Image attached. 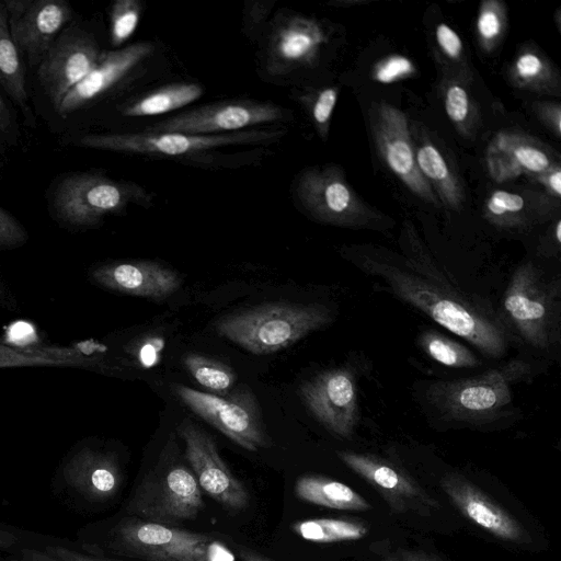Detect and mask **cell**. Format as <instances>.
I'll list each match as a JSON object with an SVG mask.
<instances>
[{
  "label": "cell",
  "mask_w": 561,
  "mask_h": 561,
  "mask_svg": "<svg viewBox=\"0 0 561 561\" xmlns=\"http://www.w3.org/2000/svg\"><path fill=\"white\" fill-rule=\"evenodd\" d=\"M408 259L362 253L355 264L385 282L402 301L422 311L451 333L465 339L483 355L501 357L508 347L504 324L491 308L461 291L442 274L417 240L408 231Z\"/></svg>",
  "instance_id": "cell-1"
},
{
  "label": "cell",
  "mask_w": 561,
  "mask_h": 561,
  "mask_svg": "<svg viewBox=\"0 0 561 561\" xmlns=\"http://www.w3.org/2000/svg\"><path fill=\"white\" fill-rule=\"evenodd\" d=\"M332 321V310L321 304L274 302L224 316L215 329L248 352L264 355L287 348Z\"/></svg>",
  "instance_id": "cell-2"
},
{
  "label": "cell",
  "mask_w": 561,
  "mask_h": 561,
  "mask_svg": "<svg viewBox=\"0 0 561 561\" xmlns=\"http://www.w3.org/2000/svg\"><path fill=\"white\" fill-rule=\"evenodd\" d=\"M528 373L527 363L513 359L474 377L435 382L428 400L449 420L491 422L511 404L513 385Z\"/></svg>",
  "instance_id": "cell-3"
},
{
  "label": "cell",
  "mask_w": 561,
  "mask_h": 561,
  "mask_svg": "<svg viewBox=\"0 0 561 561\" xmlns=\"http://www.w3.org/2000/svg\"><path fill=\"white\" fill-rule=\"evenodd\" d=\"M117 553L148 561H232L233 556L215 537L130 517L110 534Z\"/></svg>",
  "instance_id": "cell-4"
},
{
  "label": "cell",
  "mask_w": 561,
  "mask_h": 561,
  "mask_svg": "<svg viewBox=\"0 0 561 561\" xmlns=\"http://www.w3.org/2000/svg\"><path fill=\"white\" fill-rule=\"evenodd\" d=\"M147 192L134 182L116 181L94 172H73L56 185L51 210L56 219L76 228L92 227L130 204L145 205Z\"/></svg>",
  "instance_id": "cell-5"
},
{
  "label": "cell",
  "mask_w": 561,
  "mask_h": 561,
  "mask_svg": "<svg viewBox=\"0 0 561 561\" xmlns=\"http://www.w3.org/2000/svg\"><path fill=\"white\" fill-rule=\"evenodd\" d=\"M169 449L136 488L126 508L130 515L172 525L195 518L204 508L194 472Z\"/></svg>",
  "instance_id": "cell-6"
},
{
  "label": "cell",
  "mask_w": 561,
  "mask_h": 561,
  "mask_svg": "<svg viewBox=\"0 0 561 561\" xmlns=\"http://www.w3.org/2000/svg\"><path fill=\"white\" fill-rule=\"evenodd\" d=\"M296 195L304 208L324 224L371 228L383 218L356 194L336 165L306 169L298 176Z\"/></svg>",
  "instance_id": "cell-7"
},
{
  "label": "cell",
  "mask_w": 561,
  "mask_h": 561,
  "mask_svg": "<svg viewBox=\"0 0 561 561\" xmlns=\"http://www.w3.org/2000/svg\"><path fill=\"white\" fill-rule=\"evenodd\" d=\"M279 130L243 129L227 134L192 135L181 133H110L89 134L78 139V145L119 152L179 157L219 147L255 144L275 139Z\"/></svg>",
  "instance_id": "cell-8"
},
{
  "label": "cell",
  "mask_w": 561,
  "mask_h": 561,
  "mask_svg": "<svg viewBox=\"0 0 561 561\" xmlns=\"http://www.w3.org/2000/svg\"><path fill=\"white\" fill-rule=\"evenodd\" d=\"M174 391L195 414L240 447L256 451L272 445L259 403L250 389H238L226 397L183 385H176Z\"/></svg>",
  "instance_id": "cell-9"
},
{
  "label": "cell",
  "mask_w": 561,
  "mask_h": 561,
  "mask_svg": "<svg viewBox=\"0 0 561 561\" xmlns=\"http://www.w3.org/2000/svg\"><path fill=\"white\" fill-rule=\"evenodd\" d=\"M552 288L531 263L518 266L503 297L504 313L519 336L537 348L554 339L556 301Z\"/></svg>",
  "instance_id": "cell-10"
},
{
  "label": "cell",
  "mask_w": 561,
  "mask_h": 561,
  "mask_svg": "<svg viewBox=\"0 0 561 561\" xmlns=\"http://www.w3.org/2000/svg\"><path fill=\"white\" fill-rule=\"evenodd\" d=\"M178 432L201 490L231 513L245 510L250 493L220 457L215 439L188 419L180 423Z\"/></svg>",
  "instance_id": "cell-11"
},
{
  "label": "cell",
  "mask_w": 561,
  "mask_h": 561,
  "mask_svg": "<svg viewBox=\"0 0 561 561\" xmlns=\"http://www.w3.org/2000/svg\"><path fill=\"white\" fill-rule=\"evenodd\" d=\"M370 128L379 156L390 171L419 198L439 206L435 193L422 176L405 114L379 102L370 108Z\"/></svg>",
  "instance_id": "cell-12"
},
{
  "label": "cell",
  "mask_w": 561,
  "mask_h": 561,
  "mask_svg": "<svg viewBox=\"0 0 561 561\" xmlns=\"http://www.w3.org/2000/svg\"><path fill=\"white\" fill-rule=\"evenodd\" d=\"M284 117L282 108L271 102L250 100L207 104L160 121L146 130L192 135L227 134L272 123Z\"/></svg>",
  "instance_id": "cell-13"
},
{
  "label": "cell",
  "mask_w": 561,
  "mask_h": 561,
  "mask_svg": "<svg viewBox=\"0 0 561 561\" xmlns=\"http://www.w3.org/2000/svg\"><path fill=\"white\" fill-rule=\"evenodd\" d=\"M299 396L305 405L330 433L350 438L359 420L357 385L344 367L324 370L302 382Z\"/></svg>",
  "instance_id": "cell-14"
},
{
  "label": "cell",
  "mask_w": 561,
  "mask_h": 561,
  "mask_svg": "<svg viewBox=\"0 0 561 561\" xmlns=\"http://www.w3.org/2000/svg\"><path fill=\"white\" fill-rule=\"evenodd\" d=\"M102 51L94 37L79 27L60 32L37 66V79L55 110L66 94L95 66Z\"/></svg>",
  "instance_id": "cell-15"
},
{
  "label": "cell",
  "mask_w": 561,
  "mask_h": 561,
  "mask_svg": "<svg viewBox=\"0 0 561 561\" xmlns=\"http://www.w3.org/2000/svg\"><path fill=\"white\" fill-rule=\"evenodd\" d=\"M337 457L357 476L371 485L394 513L414 511L428 514L439 503L423 490L400 466L371 454L348 450Z\"/></svg>",
  "instance_id": "cell-16"
},
{
  "label": "cell",
  "mask_w": 561,
  "mask_h": 561,
  "mask_svg": "<svg viewBox=\"0 0 561 561\" xmlns=\"http://www.w3.org/2000/svg\"><path fill=\"white\" fill-rule=\"evenodd\" d=\"M486 169L497 183L522 175L538 179L560 164L556 156L539 140L519 131L501 130L485 151Z\"/></svg>",
  "instance_id": "cell-17"
},
{
  "label": "cell",
  "mask_w": 561,
  "mask_h": 561,
  "mask_svg": "<svg viewBox=\"0 0 561 561\" xmlns=\"http://www.w3.org/2000/svg\"><path fill=\"white\" fill-rule=\"evenodd\" d=\"M440 486L457 510L492 536L508 542L528 543V531L504 507L458 473L445 474Z\"/></svg>",
  "instance_id": "cell-18"
},
{
  "label": "cell",
  "mask_w": 561,
  "mask_h": 561,
  "mask_svg": "<svg viewBox=\"0 0 561 561\" xmlns=\"http://www.w3.org/2000/svg\"><path fill=\"white\" fill-rule=\"evenodd\" d=\"M71 15L64 0H31L22 12L9 14L11 36L31 66L41 64Z\"/></svg>",
  "instance_id": "cell-19"
},
{
  "label": "cell",
  "mask_w": 561,
  "mask_h": 561,
  "mask_svg": "<svg viewBox=\"0 0 561 561\" xmlns=\"http://www.w3.org/2000/svg\"><path fill=\"white\" fill-rule=\"evenodd\" d=\"M154 49L149 42H138L121 49L101 53L92 70L62 99L59 115L66 117L87 106L122 81Z\"/></svg>",
  "instance_id": "cell-20"
},
{
  "label": "cell",
  "mask_w": 561,
  "mask_h": 561,
  "mask_svg": "<svg viewBox=\"0 0 561 561\" xmlns=\"http://www.w3.org/2000/svg\"><path fill=\"white\" fill-rule=\"evenodd\" d=\"M327 34L313 19L302 15L286 16L273 27L268 42L267 68L273 73H286L311 67Z\"/></svg>",
  "instance_id": "cell-21"
},
{
  "label": "cell",
  "mask_w": 561,
  "mask_h": 561,
  "mask_svg": "<svg viewBox=\"0 0 561 561\" xmlns=\"http://www.w3.org/2000/svg\"><path fill=\"white\" fill-rule=\"evenodd\" d=\"M90 277L103 288L154 300L169 297L182 284L175 271L152 261L102 264L91 271Z\"/></svg>",
  "instance_id": "cell-22"
},
{
  "label": "cell",
  "mask_w": 561,
  "mask_h": 561,
  "mask_svg": "<svg viewBox=\"0 0 561 561\" xmlns=\"http://www.w3.org/2000/svg\"><path fill=\"white\" fill-rule=\"evenodd\" d=\"M62 479L81 496L93 502L112 499L122 482V472L113 454L82 446L65 461Z\"/></svg>",
  "instance_id": "cell-23"
},
{
  "label": "cell",
  "mask_w": 561,
  "mask_h": 561,
  "mask_svg": "<svg viewBox=\"0 0 561 561\" xmlns=\"http://www.w3.org/2000/svg\"><path fill=\"white\" fill-rule=\"evenodd\" d=\"M558 209L559 203L548 194L496 190L484 202L483 217L501 229H524L548 220Z\"/></svg>",
  "instance_id": "cell-24"
},
{
  "label": "cell",
  "mask_w": 561,
  "mask_h": 561,
  "mask_svg": "<svg viewBox=\"0 0 561 561\" xmlns=\"http://www.w3.org/2000/svg\"><path fill=\"white\" fill-rule=\"evenodd\" d=\"M417 168L439 202L450 209H460L465 199L463 187L440 150L424 140L414 147Z\"/></svg>",
  "instance_id": "cell-25"
},
{
  "label": "cell",
  "mask_w": 561,
  "mask_h": 561,
  "mask_svg": "<svg viewBox=\"0 0 561 561\" xmlns=\"http://www.w3.org/2000/svg\"><path fill=\"white\" fill-rule=\"evenodd\" d=\"M296 496L307 503L340 511L365 512L371 505L348 485L320 474H302L294 488Z\"/></svg>",
  "instance_id": "cell-26"
},
{
  "label": "cell",
  "mask_w": 561,
  "mask_h": 561,
  "mask_svg": "<svg viewBox=\"0 0 561 561\" xmlns=\"http://www.w3.org/2000/svg\"><path fill=\"white\" fill-rule=\"evenodd\" d=\"M0 84L24 115L31 117L25 70L10 33L9 14L3 1H0Z\"/></svg>",
  "instance_id": "cell-27"
},
{
  "label": "cell",
  "mask_w": 561,
  "mask_h": 561,
  "mask_svg": "<svg viewBox=\"0 0 561 561\" xmlns=\"http://www.w3.org/2000/svg\"><path fill=\"white\" fill-rule=\"evenodd\" d=\"M203 94L196 83H172L153 90L122 107L125 116H152L183 107Z\"/></svg>",
  "instance_id": "cell-28"
},
{
  "label": "cell",
  "mask_w": 561,
  "mask_h": 561,
  "mask_svg": "<svg viewBox=\"0 0 561 561\" xmlns=\"http://www.w3.org/2000/svg\"><path fill=\"white\" fill-rule=\"evenodd\" d=\"M508 77L511 82L533 92L559 94V77L552 64L534 49H525L514 59Z\"/></svg>",
  "instance_id": "cell-29"
},
{
  "label": "cell",
  "mask_w": 561,
  "mask_h": 561,
  "mask_svg": "<svg viewBox=\"0 0 561 561\" xmlns=\"http://www.w3.org/2000/svg\"><path fill=\"white\" fill-rule=\"evenodd\" d=\"M290 529L304 540L316 543L359 540L369 531V527L357 519L325 517L296 522Z\"/></svg>",
  "instance_id": "cell-30"
},
{
  "label": "cell",
  "mask_w": 561,
  "mask_h": 561,
  "mask_svg": "<svg viewBox=\"0 0 561 561\" xmlns=\"http://www.w3.org/2000/svg\"><path fill=\"white\" fill-rule=\"evenodd\" d=\"M96 365L91 354L61 351H31L12 346L0 340V368L38 367V366H92Z\"/></svg>",
  "instance_id": "cell-31"
},
{
  "label": "cell",
  "mask_w": 561,
  "mask_h": 561,
  "mask_svg": "<svg viewBox=\"0 0 561 561\" xmlns=\"http://www.w3.org/2000/svg\"><path fill=\"white\" fill-rule=\"evenodd\" d=\"M446 114L456 129L466 137H472L477 130L479 115L473 98L465 79L447 77L440 85Z\"/></svg>",
  "instance_id": "cell-32"
},
{
  "label": "cell",
  "mask_w": 561,
  "mask_h": 561,
  "mask_svg": "<svg viewBox=\"0 0 561 561\" xmlns=\"http://www.w3.org/2000/svg\"><path fill=\"white\" fill-rule=\"evenodd\" d=\"M422 350L435 362L453 368H473L480 365L478 357L465 345L433 330L420 336Z\"/></svg>",
  "instance_id": "cell-33"
},
{
  "label": "cell",
  "mask_w": 561,
  "mask_h": 561,
  "mask_svg": "<svg viewBox=\"0 0 561 561\" xmlns=\"http://www.w3.org/2000/svg\"><path fill=\"white\" fill-rule=\"evenodd\" d=\"M184 365L192 377L214 394L227 393L236 382V374L228 365L198 353H187Z\"/></svg>",
  "instance_id": "cell-34"
},
{
  "label": "cell",
  "mask_w": 561,
  "mask_h": 561,
  "mask_svg": "<svg viewBox=\"0 0 561 561\" xmlns=\"http://www.w3.org/2000/svg\"><path fill=\"white\" fill-rule=\"evenodd\" d=\"M507 24L506 9L501 1L486 0L480 5L477 36L481 49L491 53L500 44Z\"/></svg>",
  "instance_id": "cell-35"
},
{
  "label": "cell",
  "mask_w": 561,
  "mask_h": 561,
  "mask_svg": "<svg viewBox=\"0 0 561 561\" xmlns=\"http://www.w3.org/2000/svg\"><path fill=\"white\" fill-rule=\"evenodd\" d=\"M141 12L137 0H118L111 11V41L118 46L134 33Z\"/></svg>",
  "instance_id": "cell-36"
},
{
  "label": "cell",
  "mask_w": 561,
  "mask_h": 561,
  "mask_svg": "<svg viewBox=\"0 0 561 561\" xmlns=\"http://www.w3.org/2000/svg\"><path fill=\"white\" fill-rule=\"evenodd\" d=\"M414 64L401 55H391L378 61L373 68L371 77L379 83H392L412 76Z\"/></svg>",
  "instance_id": "cell-37"
},
{
  "label": "cell",
  "mask_w": 561,
  "mask_h": 561,
  "mask_svg": "<svg viewBox=\"0 0 561 561\" xmlns=\"http://www.w3.org/2000/svg\"><path fill=\"white\" fill-rule=\"evenodd\" d=\"M337 99V90L325 88L317 93L310 105V113L317 130L325 137L332 112Z\"/></svg>",
  "instance_id": "cell-38"
},
{
  "label": "cell",
  "mask_w": 561,
  "mask_h": 561,
  "mask_svg": "<svg viewBox=\"0 0 561 561\" xmlns=\"http://www.w3.org/2000/svg\"><path fill=\"white\" fill-rule=\"evenodd\" d=\"M27 240L28 234L24 226L12 214L0 207V250L19 248Z\"/></svg>",
  "instance_id": "cell-39"
},
{
  "label": "cell",
  "mask_w": 561,
  "mask_h": 561,
  "mask_svg": "<svg viewBox=\"0 0 561 561\" xmlns=\"http://www.w3.org/2000/svg\"><path fill=\"white\" fill-rule=\"evenodd\" d=\"M435 37L440 51L454 62H462L463 45L459 35L447 24L436 25Z\"/></svg>",
  "instance_id": "cell-40"
},
{
  "label": "cell",
  "mask_w": 561,
  "mask_h": 561,
  "mask_svg": "<svg viewBox=\"0 0 561 561\" xmlns=\"http://www.w3.org/2000/svg\"><path fill=\"white\" fill-rule=\"evenodd\" d=\"M534 107L542 124H545L557 137L561 136V107L559 103L539 102Z\"/></svg>",
  "instance_id": "cell-41"
},
{
  "label": "cell",
  "mask_w": 561,
  "mask_h": 561,
  "mask_svg": "<svg viewBox=\"0 0 561 561\" xmlns=\"http://www.w3.org/2000/svg\"><path fill=\"white\" fill-rule=\"evenodd\" d=\"M46 554L55 558L58 561H114L102 559L94 556H89L82 552L68 549L62 546H48L46 548Z\"/></svg>",
  "instance_id": "cell-42"
},
{
  "label": "cell",
  "mask_w": 561,
  "mask_h": 561,
  "mask_svg": "<svg viewBox=\"0 0 561 561\" xmlns=\"http://www.w3.org/2000/svg\"><path fill=\"white\" fill-rule=\"evenodd\" d=\"M537 181L541 183L549 195L557 199L561 196V168L560 164L553 167L542 175H540Z\"/></svg>",
  "instance_id": "cell-43"
},
{
  "label": "cell",
  "mask_w": 561,
  "mask_h": 561,
  "mask_svg": "<svg viewBox=\"0 0 561 561\" xmlns=\"http://www.w3.org/2000/svg\"><path fill=\"white\" fill-rule=\"evenodd\" d=\"M381 561H440L439 559L419 551L396 549L392 552L386 553Z\"/></svg>",
  "instance_id": "cell-44"
},
{
  "label": "cell",
  "mask_w": 561,
  "mask_h": 561,
  "mask_svg": "<svg viewBox=\"0 0 561 561\" xmlns=\"http://www.w3.org/2000/svg\"><path fill=\"white\" fill-rule=\"evenodd\" d=\"M15 126L11 115V112L0 94V138H7L14 136Z\"/></svg>",
  "instance_id": "cell-45"
},
{
  "label": "cell",
  "mask_w": 561,
  "mask_h": 561,
  "mask_svg": "<svg viewBox=\"0 0 561 561\" xmlns=\"http://www.w3.org/2000/svg\"><path fill=\"white\" fill-rule=\"evenodd\" d=\"M238 552L242 561H274L243 547H238Z\"/></svg>",
  "instance_id": "cell-46"
},
{
  "label": "cell",
  "mask_w": 561,
  "mask_h": 561,
  "mask_svg": "<svg viewBox=\"0 0 561 561\" xmlns=\"http://www.w3.org/2000/svg\"><path fill=\"white\" fill-rule=\"evenodd\" d=\"M18 541V538L8 530L0 528V548L9 547Z\"/></svg>",
  "instance_id": "cell-47"
},
{
  "label": "cell",
  "mask_w": 561,
  "mask_h": 561,
  "mask_svg": "<svg viewBox=\"0 0 561 561\" xmlns=\"http://www.w3.org/2000/svg\"><path fill=\"white\" fill-rule=\"evenodd\" d=\"M0 302H9V291L0 278Z\"/></svg>",
  "instance_id": "cell-48"
},
{
  "label": "cell",
  "mask_w": 561,
  "mask_h": 561,
  "mask_svg": "<svg viewBox=\"0 0 561 561\" xmlns=\"http://www.w3.org/2000/svg\"><path fill=\"white\" fill-rule=\"evenodd\" d=\"M556 239H557L558 243L561 242V221L560 220H558L556 224Z\"/></svg>",
  "instance_id": "cell-49"
},
{
  "label": "cell",
  "mask_w": 561,
  "mask_h": 561,
  "mask_svg": "<svg viewBox=\"0 0 561 561\" xmlns=\"http://www.w3.org/2000/svg\"><path fill=\"white\" fill-rule=\"evenodd\" d=\"M560 13H561V12H560V10H558V11L556 12V20H557V25H558V27H559V28H560V26H561V23H560V18H561V16H560Z\"/></svg>",
  "instance_id": "cell-50"
}]
</instances>
